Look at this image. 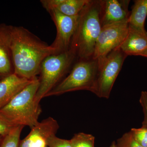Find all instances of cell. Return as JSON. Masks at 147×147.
Wrapping results in <instances>:
<instances>
[{
	"instance_id": "obj_1",
	"label": "cell",
	"mask_w": 147,
	"mask_h": 147,
	"mask_svg": "<svg viewBox=\"0 0 147 147\" xmlns=\"http://www.w3.org/2000/svg\"><path fill=\"white\" fill-rule=\"evenodd\" d=\"M11 36L13 73L33 80L45 58L55 54V49L23 27L11 26Z\"/></svg>"
},
{
	"instance_id": "obj_2",
	"label": "cell",
	"mask_w": 147,
	"mask_h": 147,
	"mask_svg": "<svg viewBox=\"0 0 147 147\" xmlns=\"http://www.w3.org/2000/svg\"><path fill=\"white\" fill-rule=\"evenodd\" d=\"M102 1H91L79 14V23L70 50L78 60L92 59L98 38L102 29Z\"/></svg>"
},
{
	"instance_id": "obj_3",
	"label": "cell",
	"mask_w": 147,
	"mask_h": 147,
	"mask_svg": "<svg viewBox=\"0 0 147 147\" xmlns=\"http://www.w3.org/2000/svg\"><path fill=\"white\" fill-rule=\"evenodd\" d=\"M39 85L38 78L33 79L0 109L2 115L16 126H28L32 128L37 125L41 113L40 106L35 99Z\"/></svg>"
},
{
	"instance_id": "obj_4",
	"label": "cell",
	"mask_w": 147,
	"mask_h": 147,
	"mask_svg": "<svg viewBox=\"0 0 147 147\" xmlns=\"http://www.w3.org/2000/svg\"><path fill=\"white\" fill-rule=\"evenodd\" d=\"M98 63L96 60H78L67 77L61 81L45 97L77 90H96Z\"/></svg>"
},
{
	"instance_id": "obj_5",
	"label": "cell",
	"mask_w": 147,
	"mask_h": 147,
	"mask_svg": "<svg viewBox=\"0 0 147 147\" xmlns=\"http://www.w3.org/2000/svg\"><path fill=\"white\" fill-rule=\"evenodd\" d=\"M76 58V55L70 49L45 58L40 66L39 87L36 96L38 104L60 82Z\"/></svg>"
},
{
	"instance_id": "obj_6",
	"label": "cell",
	"mask_w": 147,
	"mask_h": 147,
	"mask_svg": "<svg viewBox=\"0 0 147 147\" xmlns=\"http://www.w3.org/2000/svg\"><path fill=\"white\" fill-rule=\"evenodd\" d=\"M127 56L119 47L110 53L103 59L98 61V71L95 94L109 98L117 77Z\"/></svg>"
},
{
	"instance_id": "obj_7",
	"label": "cell",
	"mask_w": 147,
	"mask_h": 147,
	"mask_svg": "<svg viewBox=\"0 0 147 147\" xmlns=\"http://www.w3.org/2000/svg\"><path fill=\"white\" fill-rule=\"evenodd\" d=\"M129 29L128 20L102 26L92 59L101 60L119 47L127 36Z\"/></svg>"
},
{
	"instance_id": "obj_8",
	"label": "cell",
	"mask_w": 147,
	"mask_h": 147,
	"mask_svg": "<svg viewBox=\"0 0 147 147\" xmlns=\"http://www.w3.org/2000/svg\"><path fill=\"white\" fill-rule=\"evenodd\" d=\"M57 28V36L51 46L55 54L67 52L70 49L71 41L76 32L79 15L67 16L55 10L47 11Z\"/></svg>"
},
{
	"instance_id": "obj_9",
	"label": "cell",
	"mask_w": 147,
	"mask_h": 147,
	"mask_svg": "<svg viewBox=\"0 0 147 147\" xmlns=\"http://www.w3.org/2000/svg\"><path fill=\"white\" fill-rule=\"evenodd\" d=\"M59 128L57 121L53 118H47L31 128L26 138L20 141L19 147H47V140L56 134Z\"/></svg>"
},
{
	"instance_id": "obj_10",
	"label": "cell",
	"mask_w": 147,
	"mask_h": 147,
	"mask_svg": "<svg viewBox=\"0 0 147 147\" xmlns=\"http://www.w3.org/2000/svg\"><path fill=\"white\" fill-rule=\"evenodd\" d=\"M129 1H102L101 21L102 26L128 20Z\"/></svg>"
},
{
	"instance_id": "obj_11",
	"label": "cell",
	"mask_w": 147,
	"mask_h": 147,
	"mask_svg": "<svg viewBox=\"0 0 147 147\" xmlns=\"http://www.w3.org/2000/svg\"><path fill=\"white\" fill-rule=\"evenodd\" d=\"M11 26L0 25V77L14 73L11 48Z\"/></svg>"
},
{
	"instance_id": "obj_12",
	"label": "cell",
	"mask_w": 147,
	"mask_h": 147,
	"mask_svg": "<svg viewBox=\"0 0 147 147\" xmlns=\"http://www.w3.org/2000/svg\"><path fill=\"white\" fill-rule=\"evenodd\" d=\"M32 80L19 77L14 73L2 79L0 81V109Z\"/></svg>"
},
{
	"instance_id": "obj_13",
	"label": "cell",
	"mask_w": 147,
	"mask_h": 147,
	"mask_svg": "<svg viewBox=\"0 0 147 147\" xmlns=\"http://www.w3.org/2000/svg\"><path fill=\"white\" fill-rule=\"evenodd\" d=\"M89 0H41L40 2L46 10H55L67 16H76Z\"/></svg>"
},
{
	"instance_id": "obj_14",
	"label": "cell",
	"mask_w": 147,
	"mask_h": 147,
	"mask_svg": "<svg viewBox=\"0 0 147 147\" xmlns=\"http://www.w3.org/2000/svg\"><path fill=\"white\" fill-rule=\"evenodd\" d=\"M119 48L127 56H138L147 48V32L140 31L129 27L127 36Z\"/></svg>"
},
{
	"instance_id": "obj_15",
	"label": "cell",
	"mask_w": 147,
	"mask_h": 147,
	"mask_svg": "<svg viewBox=\"0 0 147 147\" xmlns=\"http://www.w3.org/2000/svg\"><path fill=\"white\" fill-rule=\"evenodd\" d=\"M147 16V0H136L128 18L129 26L143 32H147L145 23Z\"/></svg>"
},
{
	"instance_id": "obj_16",
	"label": "cell",
	"mask_w": 147,
	"mask_h": 147,
	"mask_svg": "<svg viewBox=\"0 0 147 147\" xmlns=\"http://www.w3.org/2000/svg\"><path fill=\"white\" fill-rule=\"evenodd\" d=\"M24 127L18 125L14 127L9 134L3 137L0 147H19L20 136Z\"/></svg>"
},
{
	"instance_id": "obj_17",
	"label": "cell",
	"mask_w": 147,
	"mask_h": 147,
	"mask_svg": "<svg viewBox=\"0 0 147 147\" xmlns=\"http://www.w3.org/2000/svg\"><path fill=\"white\" fill-rule=\"evenodd\" d=\"M95 137L83 132L74 134L70 139L72 147H94Z\"/></svg>"
},
{
	"instance_id": "obj_18",
	"label": "cell",
	"mask_w": 147,
	"mask_h": 147,
	"mask_svg": "<svg viewBox=\"0 0 147 147\" xmlns=\"http://www.w3.org/2000/svg\"><path fill=\"white\" fill-rule=\"evenodd\" d=\"M132 137L143 147H147V128L142 126L140 128L131 129Z\"/></svg>"
},
{
	"instance_id": "obj_19",
	"label": "cell",
	"mask_w": 147,
	"mask_h": 147,
	"mask_svg": "<svg viewBox=\"0 0 147 147\" xmlns=\"http://www.w3.org/2000/svg\"><path fill=\"white\" fill-rule=\"evenodd\" d=\"M116 144L118 147H143L134 139L130 131L118 139Z\"/></svg>"
},
{
	"instance_id": "obj_20",
	"label": "cell",
	"mask_w": 147,
	"mask_h": 147,
	"mask_svg": "<svg viewBox=\"0 0 147 147\" xmlns=\"http://www.w3.org/2000/svg\"><path fill=\"white\" fill-rule=\"evenodd\" d=\"M49 147H72L70 140L62 139L56 137V134L50 136L47 140Z\"/></svg>"
},
{
	"instance_id": "obj_21",
	"label": "cell",
	"mask_w": 147,
	"mask_h": 147,
	"mask_svg": "<svg viewBox=\"0 0 147 147\" xmlns=\"http://www.w3.org/2000/svg\"><path fill=\"white\" fill-rule=\"evenodd\" d=\"M16 126L5 117L0 112V135L5 137Z\"/></svg>"
},
{
	"instance_id": "obj_22",
	"label": "cell",
	"mask_w": 147,
	"mask_h": 147,
	"mask_svg": "<svg viewBox=\"0 0 147 147\" xmlns=\"http://www.w3.org/2000/svg\"><path fill=\"white\" fill-rule=\"evenodd\" d=\"M139 102L143 108L144 119L142 126L147 128V92L142 91L140 96Z\"/></svg>"
},
{
	"instance_id": "obj_23",
	"label": "cell",
	"mask_w": 147,
	"mask_h": 147,
	"mask_svg": "<svg viewBox=\"0 0 147 147\" xmlns=\"http://www.w3.org/2000/svg\"><path fill=\"white\" fill-rule=\"evenodd\" d=\"M138 56H142V57L147 58V48L143 50L141 53H139Z\"/></svg>"
},
{
	"instance_id": "obj_24",
	"label": "cell",
	"mask_w": 147,
	"mask_h": 147,
	"mask_svg": "<svg viewBox=\"0 0 147 147\" xmlns=\"http://www.w3.org/2000/svg\"><path fill=\"white\" fill-rule=\"evenodd\" d=\"M109 147H118L117 146V145L116 144V143L115 142H114L112 143V144H111V145H110V146Z\"/></svg>"
},
{
	"instance_id": "obj_25",
	"label": "cell",
	"mask_w": 147,
	"mask_h": 147,
	"mask_svg": "<svg viewBox=\"0 0 147 147\" xmlns=\"http://www.w3.org/2000/svg\"><path fill=\"white\" fill-rule=\"evenodd\" d=\"M3 137L2 136L0 135V144H1V142L2 140L3 139Z\"/></svg>"
}]
</instances>
